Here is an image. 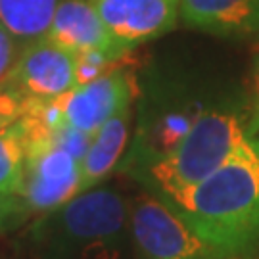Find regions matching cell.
Segmentation results:
<instances>
[{"mask_svg":"<svg viewBox=\"0 0 259 259\" xmlns=\"http://www.w3.org/2000/svg\"><path fill=\"white\" fill-rule=\"evenodd\" d=\"M137 96V77L125 64L91 83L75 87L60 100L64 125L94 135Z\"/></svg>","mask_w":259,"mask_h":259,"instance_id":"cell-7","label":"cell"},{"mask_svg":"<svg viewBox=\"0 0 259 259\" xmlns=\"http://www.w3.org/2000/svg\"><path fill=\"white\" fill-rule=\"evenodd\" d=\"M165 204L231 259L257 253L259 135L242 142L205 181Z\"/></svg>","mask_w":259,"mask_h":259,"instance_id":"cell-1","label":"cell"},{"mask_svg":"<svg viewBox=\"0 0 259 259\" xmlns=\"http://www.w3.org/2000/svg\"><path fill=\"white\" fill-rule=\"evenodd\" d=\"M6 81L27 102L60 100L77 87L75 54L48 37L37 38L23 45Z\"/></svg>","mask_w":259,"mask_h":259,"instance_id":"cell-6","label":"cell"},{"mask_svg":"<svg viewBox=\"0 0 259 259\" xmlns=\"http://www.w3.org/2000/svg\"><path fill=\"white\" fill-rule=\"evenodd\" d=\"M25 177V135L16 121L0 131V194L21 196Z\"/></svg>","mask_w":259,"mask_h":259,"instance_id":"cell-13","label":"cell"},{"mask_svg":"<svg viewBox=\"0 0 259 259\" xmlns=\"http://www.w3.org/2000/svg\"><path fill=\"white\" fill-rule=\"evenodd\" d=\"M248 119L231 108H205L175 148L152 161L135 179L163 202L215 173L250 139Z\"/></svg>","mask_w":259,"mask_h":259,"instance_id":"cell-2","label":"cell"},{"mask_svg":"<svg viewBox=\"0 0 259 259\" xmlns=\"http://www.w3.org/2000/svg\"><path fill=\"white\" fill-rule=\"evenodd\" d=\"M106 29L123 48L169 33L181 21V0H91Z\"/></svg>","mask_w":259,"mask_h":259,"instance_id":"cell-8","label":"cell"},{"mask_svg":"<svg viewBox=\"0 0 259 259\" xmlns=\"http://www.w3.org/2000/svg\"><path fill=\"white\" fill-rule=\"evenodd\" d=\"M47 37L69 52H100L121 60L131 54L111 37L91 0H62L54 12Z\"/></svg>","mask_w":259,"mask_h":259,"instance_id":"cell-9","label":"cell"},{"mask_svg":"<svg viewBox=\"0 0 259 259\" xmlns=\"http://www.w3.org/2000/svg\"><path fill=\"white\" fill-rule=\"evenodd\" d=\"M81 161L69 152L38 140L25 144V177L21 198L31 213H50L77 196Z\"/></svg>","mask_w":259,"mask_h":259,"instance_id":"cell-5","label":"cell"},{"mask_svg":"<svg viewBox=\"0 0 259 259\" xmlns=\"http://www.w3.org/2000/svg\"><path fill=\"white\" fill-rule=\"evenodd\" d=\"M129 229L140 259H231L148 190L129 205Z\"/></svg>","mask_w":259,"mask_h":259,"instance_id":"cell-4","label":"cell"},{"mask_svg":"<svg viewBox=\"0 0 259 259\" xmlns=\"http://www.w3.org/2000/svg\"><path fill=\"white\" fill-rule=\"evenodd\" d=\"M33 213L21 196L0 194V236L19 229Z\"/></svg>","mask_w":259,"mask_h":259,"instance_id":"cell-14","label":"cell"},{"mask_svg":"<svg viewBox=\"0 0 259 259\" xmlns=\"http://www.w3.org/2000/svg\"><path fill=\"white\" fill-rule=\"evenodd\" d=\"M127 227V200L113 188H93L45 213L31 229V242L42 259H73L89 250H111Z\"/></svg>","mask_w":259,"mask_h":259,"instance_id":"cell-3","label":"cell"},{"mask_svg":"<svg viewBox=\"0 0 259 259\" xmlns=\"http://www.w3.org/2000/svg\"><path fill=\"white\" fill-rule=\"evenodd\" d=\"M27 100L4 79L0 83V131L14 125L23 115Z\"/></svg>","mask_w":259,"mask_h":259,"instance_id":"cell-15","label":"cell"},{"mask_svg":"<svg viewBox=\"0 0 259 259\" xmlns=\"http://www.w3.org/2000/svg\"><path fill=\"white\" fill-rule=\"evenodd\" d=\"M62 0H0V23L21 45L47 37Z\"/></svg>","mask_w":259,"mask_h":259,"instance_id":"cell-12","label":"cell"},{"mask_svg":"<svg viewBox=\"0 0 259 259\" xmlns=\"http://www.w3.org/2000/svg\"><path fill=\"white\" fill-rule=\"evenodd\" d=\"M181 21L217 37H259V0H181Z\"/></svg>","mask_w":259,"mask_h":259,"instance_id":"cell-10","label":"cell"},{"mask_svg":"<svg viewBox=\"0 0 259 259\" xmlns=\"http://www.w3.org/2000/svg\"><path fill=\"white\" fill-rule=\"evenodd\" d=\"M16 38L12 37L8 29L0 23V83L8 77L12 65L18 58V48H16Z\"/></svg>","mask_w":259,"mask_h":259,"instance_id":"cell-16","label":"cell"},{"mask_svg":"<svg viewBox=\"0 0 259 259\" xmlns=\"http://www.w3.org/2000/svg\"><path fill=\"white\" fill-rule=\"evenodd\" d=\"M248 131L251 137L259 135V54L253 60V106L248 117Z\"/></svg>","mask_w":259,"mask_h":259,"instance_id":"cell-17","label":"cell"},{"mask_svg":"<svg viewBox=\"0 0 259 259\" xmlns=\"http://www.w3.org/2000/svg\"><path fill=\"white\" fill-rule=\"evenodd\" d=\"M133 102L125 104L113 117H110L94 133L91 146L81 159V179L77 194L93 190L121 163L131 135Z\"/></svg>","mask_w":259,"mask_h":259,"instance_id":"cell-11","label":"cell"}]
</instances>
